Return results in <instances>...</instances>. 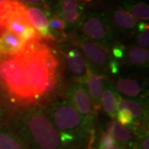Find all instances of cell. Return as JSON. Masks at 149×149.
Instances as JSON below:
<instances>
[{
	"label": "cell",
	"instance_id": "obj_1",
	"mask_svg": "<svg viewBox=\"0 0 149 149\" xmlns=\"http://www.w3.org/2000/svg\"><path fill=\"white\" fill-rule=\"evenodd\" d=\"M13 132L28 149H68L61 144L58 131L42 109L21 111L13 122Z\"/></svg>",
	"mask_w": 149,
	"mask_h": 149
},
{
	"label": "cell",
	"instance_id": "obj_2",
	"mask_svg": "<svg viewBox=\"0 0 149 149\" xmlns=\"http://www.w3.org/2000/svg\"><path fill=\"white\" fill-rule=\"evenodd\" d=\"M45 45L40 41L26 44L19 56L22 65L28 92L31 100H39L42 95L49 72L44 62L42 49Z\"/></svg>",
	"mask_w": 149,
	"mask_h": 149
},
{
	"label": "cell",
	"instance_id": "obj_3",
	"mask_svg": "<svg viewBox=\"0 0 149 149\" xmlns=\"http://www.w3.org/2000/svg\"><path fill=\"white\" fill-rule=\"evenodd\" d=\"M0 84L14 99L20 101H32L22 61L17 54L0 56Z\"/></svg>",
	"mask_w": 149,
	"mask_h": 149
},
{
	"label": "cell",
	"instance_id": "obj_4",
	"mask_svg": "<svg viewBox=\"0 0 149 149\" xmlns=\"http://www.w3.org/2000/svg\"><path fill=\"white\" fill-rule=\"evenodd\" d=\"M47 115L57 131L70 132L84 137L92 129L67 100L52 104L48 109Z\"/></svg>",
	"mask_w": 149,
	"mask_h": 149
},
{
	"label": "cell",
	"instance_id": "obj_5",
	"mask_svg": "<svg viewBox=\"0 0 149 149\" xmlns=\"http://www.w3.org/2000/svg\"><path fill=\"white\" fill-rule=\"evenodd\" d=\"M78 24L85 37L100 44H106L113 39L111 22L104 13L89 12L80 17Z\"/></svg>",
	"mask_w": 149,
	"mask_h": 149
},
{
	"label": "cell",
	"instance_id": "obj_6",
	"mask_svg": "<svg viewBox=\"0 0 149 149\" xmlns=\"http://www.w3.org/2000/svg\"><path fill=\"white\" fill-rule=\"evenodd\" d=\"M84 83V80H77L68 85L65 91V97L67 101L77 110L83 119L92 127L95 110L93 109L91 97Z\"/></svg>",
	"mask_w": 149,
	"mask_h": 149
},
{
	"label": "cell",
	"instance_id": "obj_7",
	"mask_svg": "<svg viewBox=\"0 0 149 149\" xmlns=\"http://www.w3.org/2000/svg\"><path fill=\"white\" fill-rule=\"evenodd\" d=\"M80 47L87 60L95 69L107 70L111 59L105 47L100 43L91 42L87 41L80 42Z\"/></svg>",
	"mask_w": 149,
	"mask_h": 149
},
{
	"label": "cell",
	"instance_id": "obj_8",
	"mask_svg": "<svg viewBox=\"0 0 149 149\" xmlns=\"http://www.w3.org/2000/svg\"><path fill=\"white\" fill-rule=\"evenodd\" d=\"M30 27L32 25L26 16L24 5L17 0L6 19L4 27L21 38L24 32Z\"/></svg>",
	"mask_w": 149,
	"mask_h": 149
},
{
	"label": "cell",
	"instance_id": "obj_9",
	"mask_svg": "<svg viewBox=\"0 0 149 149\" xmlns=\"http://www.w3.org/2000/svg\"><path fill=\"white\" fill-rule=\"evenodd\" d=\"M25 13L31 25L35 28L40 37L46 39H52L48 28V17L47 13L42 8L24 4Z\"/></svg>",
	"mask_w": 149,
	"mask_h": 149
},
{
	"label": "cell",
	"instance_id": "obj_10",
	"mask_svg": "<svg viewBox=\"0 0 149 149\" xmlns=\"http://www.w3.org/2000/svg\"><path fill=\"white\" fill-rule=\"evenodd\" d=\"M84 82L87 85L88 93L91 97L92 104L94 105L95 112H97L100 109V97L104 89V76L93 72L88 66Z\"/></svg>",
	"mask_w": 149,
	"mask_h": 149
},
{
	"label": "cell",
	"instance_id": "obj_11",
	"mask_svg": "<svg viewBox=\"0 0 149 149\" xmlns=\"http://www.w3.org/2000/svg\"><path fill=\"white\" fill-rule=\"evenodd\" d=\"M25 46L26 42L8 29L0 35V56H10L20 53Z\"/></svg>",
	"mask_w": 149,
	"mask_h": 149
},
{
	"label": "cell",
	"instance_id": "obj_12",
	"mask_svg": "<svg viewBox=\"0 0 149 149\" xmlns=\"http://www.w3.org/2000/svg\"><path fill=\"white\" fill-rule=\"evenodd\" d=\"M60 17L70 25L75 24L80 21L83 12V7L76 0H59Z\"/></svg>",
	"mask_w": 149,
	"mask_h": 149
},
{
	"label": "cell",
	"instance_id": "obj_13",
	"mask_svg": "<svg viewBox=\"0 0 149 149\" xmlns=\"http://www.w3.org/2000/svg\"><path fill=\"white\" fill-rule=\"evenodd\" d=\"M106 129L108 133L116 142H118L122 143V145L128 146L133 148L136 138L134 137L132 129L125 126H123L115 121L108 123Z\"/></svg>",
	"mask_w": 149,
	"mask_h": 149
},
{
	"label": "cell",
	"instance_id": "obj_14",
	"mask_svg": "<svg viewBox=\"0 0 149 149\" xmlns=\"http://www.w3.org/2000/svg\"><path fill=\"white\" fill-rule=\"evenodd\" d=\"M65 57L70 71L74 76L80 77V80H84L88 66L86 65L81 53L77 49H71L67 52Z\"/></svg>",
	"mask_w": 149,
	"mask_h": 149
},
{
	"label": "cell",
	"instance_id": "obj_15",
	"mask_svg": "<svg viewBox=\"0 0 149 149\" xmlns=\"http://www.w3.org/2000/svg\"><path fill=\"white\" fill-rule=\"evenodd\" d=\"M110 22L122 30H130L137 27V19L127 10L121 8L113 9L110 13Z\"/></svg>",
	"mask_w": 149,
	"mask_h": 149
},
{
	"label": "cell",
	"instance_id": "obj_16",
	"mask_svg": "<svg viewBox=\"0 0 149 149\" xmlns=\"http://www.w3.org/2000/svg\"><path fill=\"white\" fill-rule=\"evenodd\" d=\"M0 149H28L10 128L0 127Z\"/></svg>",
	"mask_w": 149,
	"mask_h": 149
},
{
	"label": "cell",
	"instance_id": "obj_17",
	"mask_svg": "<svg viewBox=\"0 0 149 149\" xmlns=\"http://www.w3.org/2000/svg\"><path fill=\"white\" fill-rule=\"evenodd\" d=\"M118 94L113 87H107L101 94L100 106L110 118H114L116 115V105L118 101Z\"/></svg>",
	"mask_w": 149,
	"mask_h": 149
},
{
	"label": "cell",
	"instance_id": "obj_18",
	"mask_svg": "<svg viewBox=\"0 0 149 149\" xmlns=\"http://www.w3.org/2000/svg\"><path fill=\"white\" fill-rule=\"evenodd\" d=\"M125 109L131 113L133 118H138L139 120L145 121L148 117V113L146 111L145 107L138 101L128 100H122L121 98H118L117 105H116V112L119 109Z\"/></svg>",
	"mask_w": 149,
	"mask_h": 149
},
{
	"label": "cell",
	"instance_id": "obj_19",
	"mask_svg": "<svg viewBox=\"0 0 149 149\" xmlns=\"http://www.w3.org/2000/svg\"><path fill=\"white\" fill-rule=\"evenodd\" d=\"M123 7L128 9L135 18L141 20H148L149 7L148 4L143 2H135L133 0H123Z\"/></svg>",
	"mask_w": 149,
	"mask_h": 149
},
{
	"label": "cell",
	"instance_id": "obj_20",
	"mask_svg": "<svg viewBox=\"0 0 149 149\" xmlns=\"http://www.w3.org/2000/svg\"><path fill=\"white\" fill-rule=\"evenodd\" d=\"M116 89L121 94L128 97H137L142 91L139 82L132 79H119L117 80Z\"/></svg>",
	"mask_w": 149,
	"mask_h": 149
},
{
	"label": "cell",
	"instance_id": "obj_21",
	"mask_svg": "<svg viewBox=\"0 0 149 149\" xmlns=\"http://www.w3.org/2000/svg\"><path fill=\"white\" fill-rule=\"evenodd\" d=\"M127 58L132 65L146 66L148 63V51L143 48L132 47L127 52Z\"/></svg>",
	"mask_w": 149,
	"mask_h": 149
},
{
	"label": "cell",
	"instance_id": "obj_22",
	"mask_svg": "<svg viewBox=\"0 0 149 149\" xmlns=\"http://www.w3.org/2000/svg\"><path fill=\"white\" fill-rule=\"evenodd\" d=\"M61 77H60V71H56L53 74H49L47 81L46 83L41 98H46L47 96H51L56 92L60 86Z\"/></svg>",
	"mask_w": 149,
	"mask_h": 149
},
{
	"label": "cell",
	"instance_id": "obj_23",
	"mask_svg": "<svg viewBox=\"0 0 149 149\" xmlns=\"http://www.w3.org/2000/svg\"><path fill=\"white\" fill-rule=\"evenodd\" d=\"M65 26H66L65 22L60 17L55 15L52 17L48 24V28L52 35V40L56 39V37H60L61 34H64Z\"/></svg>",
	"mask_w": 149,
	"mask_h": 149
},
{
	"label": "cell",
	"instance_id": "obj_24",
	"mask_svg": "<svg viewBox=\"0 0 149 149\" xmlns=\"http://www.w3.org/2000/svg\"><path fill=\"white\" fill-rule=\"evenodd\" d=\"M115 118H117L118 123L123 126H130V125H133L134 123L133 117L132 116L131 113L125 109L118 110L116 112Z\"/></svg>",
	"mask_w": 149,
	"mask_h": 149
},
{
	"label": "cell",
	"instance_id": "obj_25",
	"mask_svg": "<svg viewBox=\"0 0 149 149\" xmlns=\"http://www.w3.org/2000/svg\"><path fill=\"white\" fill-rule=\"evenodd\" d=\"M115 145H117V142L109 133L106 132H102L100 133L98 143V149H104Z\"/></svg>",
	"mask_w": 149,
	"mask_h": 149
},
{
	"label": "cell",
	"instance_id": "obj_26",
	"mask_svg": "<svg viewBox=\"0 0 149 149\" xmlns=\"http://www.w3.org/2000/svg\"><path fill=\"white\" fill-rule=\"evenodd\" d=\"M138 44L143 47H148L149 46V30L146 29L140 32L138 37Z\"/></svg>",
	"mask_w": 149,
	"mask_h": 149
},
{
	"label": "cell",
	"instance_id": "obj_27",
	"mask_svg": "<svg viewBox=\"0 0 149 149\" xmlns=\"http://www.w3.org/2000/svg\"><path fill=\"white\" fill-rule=\"evenodd\" d=\"M125 50H126V48L123 45H117V46L113 47V50H112V54H113V59L120 60V59L124 58Z\"/></svg>",
	"mask_w": 149,
	"mask_h": 149
},
{
	"label": "cell",
	"instance_id": "obj_28",
	"mask_svg": "<svg viewBox=\"0 0 149 149\" xmlns=\"http://www.w3.org/2000/svg\"><path fill=\"white\" fill-rule=\"evenodd\" d=\"M109 69L110 70L111 73L113 74H118L119 72V63L118 62L117 60L111 59L109 64Z\"/></svg>",
	"mask_w": 149,
	"mask_h": 149
},
{
	"label": "cell",
	"instance_id": "obj_29",
	"mask_svg": "<svg viewBox=\"0 0 149 149\" xmlns=\"http://www.w3.org/2000/svg\"><path fill=\"white\" fill-rule=\"evenodd\" d=\"M137 27H138V30L139 31V32H141L146 29H148V24L145 23V22H139L137 25Z\"/></svg>",
	"mask_w": 149,
	"mask_h": 149
},
{
	"label": "cell",
	"instance_id": "obj_30",
	"mask_svg": "<svg viewBox=\"0 0 149 149\" xmlns=\"http://www.w3.org/2000/svg\"><path fill=\"white\" fill-rule=\"evenodd\" d=\"M104 149H133L130 147H128V146H124V145H119V146H113V147H109V148H106Z\"/></svg>",
	"mask_w": 149,
	"mask_h": 149
},
{
	"label": "cell",
	"instance_id": "obj_31",
	"mask_svg": "<svg viewBox=\"0 0 149 149\" xmlns=\"http://www.w3.org/2000/svg\"><path fill=\"white\" fill-rule=\"evenodd\" d=\"M22 2L27 3H40L42 0H20Z\"/></svg>",
	"mask_w": 149,
	"mask_h": 149
},
{
	"label": "cell",
	"instance_id": "obj_32",
	"mask_svg": "<svg viewBox=\"0 0 149 149\" xmlns=\"http://www.w3.org/2000/svg\"><path fill=\"white\" fill-rule=\"evenodd\" d=\"M12 1H13V0H0V7H1V6L5 5V4L10 3Z\"/></svg>",
	"mask_w": 149,
	"mask_h": 149
},
{
	"label": "cell",
	"instance_id": "obj_33",
	"mask_svg": "<svg viewBox=\"0 0 149 149\" xmlns=\"http://www.w3.org/2000/svg\"><path fill=\"white\" fill-rule=\"evenodd\" d=\"M76 1H80V2H90L92 0H76Z\"/></svg>",
	"mask_w": 149,
	"mask_h": 149
}]
</instances>
